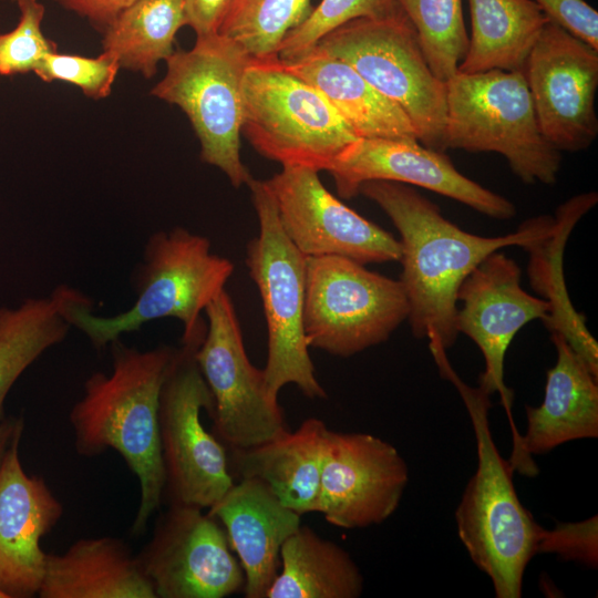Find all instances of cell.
<instances>
[{
    "instance_id": "6da1fadb",
    "label": "cell",
    "mask_w": 598,
    "mask_h": 598,
    "mask_svg": "<svg viewBox=\"0 0 598 598\" xmlns=\"http://www.w3.org/2000/svg\"><path fill=\"white\" fill-rule=\"evenodd\" d=\"M359 194L374 202L400 234L403 286L412 333L429 339L430 348H451L457 338V290L487 256L508 246L525 247L544 236L554 217L523 223L515 233L483 237L447 220L440 208L406 184L369 181Z\"/></svg>"
},
{
    "instance_id": "7a4b0ae2",
    "label": "cell",
    "mask_w": 598,
    "mask_h": 598,
    "mask_svg": "<svg viewBox=\"0 0 598 598\" xmlns=\"http://www.w3.org/2000/svg\"><path fill=\"white\" fill-rule=\"evenodd\" d=\"M112 372L92 373L69 421L76 453L85 457L116 451L140 485V504L130 533L138 537L164 499L165 472L159 439V394L175 348L150 350L110 344Z\"/></svg>"
},
{
    "instance_id": "3957f363",
    "label": "cell",
    "mask_w": 598,
    "mask_h": 598,
    "mask_svg": "<svg viewBox=\"0 0 598 598\" xmlns=\"http://www.w3.org/2000/svg\"><path fill=\"white\" fill-rule=\"evenodd\" d=\"M233 272V261L213 252L205 236L184 227L159 230L147 238L133 270L135 301L128 310L112 317L92 315V300L71 288L64 315L96 350L162 318L177 319L183 324L182 338H188L206 328L202 312L225 290Z\"/></svg>"
},
{
    "instance_id": "277c9868",
    "label": "cell",
    "mask_w": 598,
    "mask_h": 598,
    "mask_svg": "<svg viewBox=\"0 0 598 598\" xmlns=\"http://www.w3.org/2000/svg\"><path fill=\"white\" fill-rule=\"evenodd\" d=\"M442 377L460 392L477 446V468L455 511L458 537L475 566L492 580L497 598H519L527 564L537 554L540 527L520 503L514 470L498 452L489 427V395L465 384L445 351L432 353Z\"/></svg>"
},
{
    "instance_id": "5b68a950",
    "label": "cell",
    "mask_w": 598,
    "mask_h": 598,
    "mask_svg": "<svg viewBox=\"0 0 598 598\" xmlns=\"http://www.w3.org/2000/svg\"><path fill=\"white\" fill-rule=\"evenodd\" d=\"M445 83L446 148L496 152L523 183H556L560 151L539 128L523 71H457Z\"/></svg>"
},
{
    "instance_id": "8992f818",
    "label": "cell",
    "mask_w": 598,
    "mask_h": 598,
    "mask_svg": "<svg viewBox=\"0 0 598 598\" xmlns=\"http://www.w3.org/2000/svg\"><path fill=\"white\" fill-rule=\"evenodd\" d=\"M259 221V234L246 247V266L258 288L268 332L265 374L269 398L295 384L308 399L328 394L316 377L303 329L307 257L289 240L279 223L274 195L266 183H247Z\"/></svg>"
},
{
    "instance_id": "52a82bcc",
    "label": "cell",
    "mask_w": 598,
    "mask_h": 598,
    "mask_svg": "<svg viewBox=\"0 0 598 598\" xmlns=\"http://www.w3.org/2000/svg\"><path fill=\"white\" fill-rule=\"evenodd\" d=\"M352 66L411 120L417 141L444 152L446 83L431 71L416 30L400 4L381 14L353 19L315 45Z\"/></svg>"
},
{
    "instance_id": "ba28073f",
    "label": "cell",
    "mask_w": 598,
    "mask_h": 598,
    "mask_svg": "<svg viewBox=\"0 0 598 598\" xmlns=\"http://www.w3.org/2000/svg\"><path fill=\"white\" fill-rule=\"evenodd\" d=\"M251 59L229 38L196 37L189 50L175 51L151 94L177 105L200 144V159L219 168L235 188L251 175L241 162L243 80Z\"/></svg>"
},
{
    "instance_id": "9c48e42d",
    "label": "cell",
    "mask_w": 598,
    "mask_h": 598,
    "mask_svg": "<svg viewBox=\"0 0 598 598\" xmlns=\"http://www.w3.org/2000/svg\"><path fill=\"white\" fill-rule=\"evenodd\" d=\"M241 133L261 156L282 167L317 172L327 171L357 140L329 102L278 59L251 60L245 71Z\"/></svg>"
},
{
    "instance_id": "30bf717a",
    "label": "cell",
    "mask_w": 598,
    "mask_h": 598,
    "mask_svg": "<svg viewBox=\"0 0 598 598\" xmlns=\"http://www.w3.org/2000/svg\"><path fill=\"white\" fill-rule=\"evenodd\" d=\"M207 329V328H206ZM206 329L182 339L159 394V439L169 504L212 507L235 483L224 445L200 420L212 417L214 399L195 353Z\"/></svg>"
},
{
    "instance_id": "8fae6325",
    "label": "cell",
    "mask_w": 598,
    "mask_h": 598,
    "mask_svg": "<svg viewBox=\"0 0 598 598\" xmlns=\"http://www.w3.org/2000/svg\"><path fill=\"white\" fill-rule=\"evenodd\" d=\"M409 310L400 280L346 257H307L303 329L309 348L354 355L386 341Z\"/></svg>"
},
{
    "instance_id": "7c38bea8",
    "label": "cell",
    "mask_w": 598,
    "mask_h": 598,
    "mask_svg": "<svg viewBox=\"0 0 598 598\" xmlns=\"http://www.w3.org/2000/svg\"><path fill=\"white\" fill-rule=\"evenodd\" d=\"M206 333L195 353L214 399V429L231 448L255 446L288 432L269 398L262 369L249 360L234 302L221 291L204 310Z\"/></svg>"
},
{
    "instance_id": "4fadbf2b",
    "label": "cell",
    "mask_w": 598,
    "mask_h": 598,
    "mask_svg": "<svg viewBox=\"0 0 598 598\" xmlns=\"http://www.w3.org/2000/svg\"><path fill=\"white\" fill-rule=\"evenodd\" d=\"M137 558L156 598H224L244 588L224 527L199 507L169 504Z\"/></svg>"
},
{
    "instance_id": "5bb4252c",
    "label": "cell",
    "mask_w": 598,
    "mask_h": 598,
    "mask_svg": "<svg viewBox=\"0 0 598 598\" xmlns=\"http://www.w3.org/2000/svg\"><path fill=\"white\" fill-rule=\"evenodd\" d=\"M524 73L545 138L558 151L589 147L598 135V50L548 20Z\"/></svg>"
},
{
    "instance_id": "9a60e30c",
    "label": "cell",
    "mask_w": 598,
    "mask_h": 598,
    "mask_svg": "<svg viewBox=\"0 0 598 598\" xmlns=\"http://www.w3.org/2000/svg\"><path fill=\"white\" fill-rule=\"evenodd\" d=\"M318 173L285 166L266 181L289 240L306 257L341 256L364 266L400 260L399 239L334 197Z\"/></svg>"
},
{
    "instance_id": "2e32d148",
    "label": "cell",
    "mask_w": 598,
    "mask_h": 598,
    "mask_svg": "<svg viewBox=\"0 0 598 598\" xmlns=\"http://www.w3.org/2000/svg\"><path fill=\"white\" fill-rule=\"evenodd\" d=\"M455 327L481 349L485 369L480 374V388L491 395L498 392L513 431V445L520 442L512 419L513 392L504 382L506 351L516 333L529 321L543 322L550 305L520 287L518 265L502 252L494 251L482 260L462 281L456 296Z\"/></svg>"
},
{
    "instance_id": "e0dca14e",
    "label": "cell",
    "mask_w": 598,
    "mask_h": 598,
    "mask_svg": "<svg viewBox=\"0 0 598 598\" xmlns=\"http://www.w3.org/2000/svg\"><path fill=\"white\" fill-rule=\"evenodd\" d=\"M409 468L389 442L328 429L316 513L337 527L379 525L399 507Z\"/></svg>"
},
{
    "instance_id": "ac0fdd59",
    "label": "cell",
    "mask_w": 598,
    "mask_h": 598,
    "mask_svg": "<svg viewBox=\"0 0 598 598\" xmlns=\"http://www.w3.org/2000/svg\"><path fill=\"white\" fill-rule=\"evenodd\" d=\"M327 172L346 199L357 196L365 182L389 181L426 188L495 219L516 215L511 200L467 178L443 152L419 141L357 138L340 151Z\"/></svg>"
},
{
    "instance_id": "d6986e66",
    "label": "cell",
    "mask_w": 598,
    "mask_h": 598,
    "mask_svg": "<svg viewBox=\"0 0 598 598\" xmlns=\"http://www.w3.org/2000/svg\"><path fill=\"white\" fill-rule=\"evenodd\" d=\"M21 437L14 439L0 468V590L8 598L38 595L47 559L41 539L63 514L45 481L25 473Z\"/></svg>"
},
{
    "instance_id": "ffe728a7",
    "label": "cell",
    "mask_w": 598,
    "mask_h": 598,
    "mask_svg": "<svg viewBox=\"0 0 598 598\" xmlns=\"http://www.w3.org/2000/svg\"><path fill=\"white\" fill-rule=\"evenodd\" d=\"M557 351L547 371L543 403L526 405L527 429L517 451L508 460L514 471L534 476L538 470L532 455L558 445L598 436V375L560 333H551Z\"/></svg>"
},
{
    "instance_id": "44dd1931",
    "label": "cell",
    "mask_w": 598,
    "mask_h": 598,
    "mask_svg": "<svg viewBox=\"0 0 598 598\" xmlns=\"http://www.w3.org/2000/svg\"><path fill=\"white\" fill-rule=\"evenodd\" d=\"M224 527L245 575L246 598H266L280 566L283 543L301 526L267 484L240 478L207 512Z\"/></svg>"
},
{
    "instance_id": "7402d4cb",
    "label": "cell",
    "mask_w": 598,
    "mask_h": 598,
    "mask_svg": "<svg viewBox=\"0 0 598 598\" xmlns=\"http://www.w3.org/2000/svg\"><path fill=\"white\" fill-rule=\"evenodd\" d=\"M40 598H156L137 555L121 538L74 542L64 553L48 554Z\"/></svg>"
},
{
    "instance_id": "603a6c76",
    "label": "cell",
    "mask_w": 598,
    "mask_h": 598,
    "mask_svg": "<svg viewBox=\"0 0 598 598\" xmlns=\"http://www.w3.org/2000/svg\"><path fill=\"white\" fill-rule=\"evenodd\" d=\"M328 426L306 419L293 432L265 443L231 448L229 468L240 478H256L300 516L316 513Z\"/></svg>"
},
{
    "instance_id": "cb8c5ba5",
    "label": "cell",
    "mask_w": 598,
    "mask_h": 598,
    "mask_svg": "<svg viewBox=\"0 0 598 598\" xmlns=\"http://www.w3.org/2000/svg\"><path fill=\"white\" fill-rule=\"evenodd\" d=\"M278 61L285 70L313 86L357 138L417 141L405 112L348 63L316 48L296 60Z\"/></svg>"
},
{
    "instance_id": "d4e9b609",
    "label": "cell",
    "mask_w": 598,
    "mask_h": 598,
    "mask_svg": "<svg viewBox=\"0 0 598 598\" xmlns=\"http://www.w3.org/2000/svg\"><path fill=\"white\" fill-rule=\"evenodd\" d=\"M597 200V193L589 192L565 202L558 207L551 228L524 248L530 252V285L550 305L544 323L550 333H560L598 375V344L587 330L584 317L569 301L561 268L563 250L570 231Z\"/></svg>"
},
{
    "instance_id": "484cf974",
    "label": "cell",
    "mask_w": 598,
    "mask_h": 598,
    "mask_svg": "<svg viewBox=\"0 0 598 598\" xmlns=\"http://www.w3.org/2000/svg\"><path fill=\"white\" fill-rule=\"evenodd\" d=\"M471 37L457 71H525L548 18L533 0H467Z\"/></svg>"
},
{
    "instance_id": "4316f807",
    "label": "cell",
    "mask_w": 598,
    "mask_h": 598,
    "mask_svg": "<svg viewBox=\"0 0 598 598\" xmlns=\"http://www.w3.org/2000/svg\"><path fill=\"white\" fill-rule=\"evenodd\" d=\"M280 571L266 598H358L363 576L337 543L300 526L280 549Z\"/></svg>"
},
{
    "instance_id": "83f0119b",
    "label": "cell",
    "mask_w": 598,
    "mask_h": 598,
    "mask_svg": "<svg viewBox=\"0 0 598 598\" xmlns=\"http://www.w3.org/2000/svg\"><path fill=\"white\" fill-rule=\"evenodd\" d=\"M69 286L49 296L28 298L18 307H0V419L6 396L18 378L72 328L64 315Z\"/></svg>"
},
{
    "instance_id": "f1b7e54d",
    "label": "cell",
    "mask_w": 598,
    "mask_h": 598,
    "mask_svg": "<svg viewBox=\"0 0 598 598\" xmlns=\"http://www.w3.org/2000/svg\"><path fill=\"white\" fill-rule=\"evenodd\" d=\"M184 25L182 0H135L103 30L102 48L121 69L151 79L175 52V37Z\"/></svg>"
},
{
    "instance_id": "f546056e",
    "label": "cell",
    "mask_w": 598,
    "mask_h": 598,
    "mask_svg": "<svg viewBox=\"0 0 598 598\" xmlns=\"http://www.w3.org/2000/svg\"><path fill=\"white\" fill-rule=\"evenodd\" d=\"M310 0H230L218 33L255 61L278 59L286 34L311 12Z\"/></svg>"
},
{
    "instance_id": "4dcf8cb0",
    "label": "cell",
    "mask_w": 598,
    "mask_h": 598,
    "mask_svg": "<svg viewBox=\"0 0 598 598\" xmlns=\"http://www.w3.org/2000/svg\"><path fill=\"white\" fill-rule=\"evenodd\" d=\"M414 25L433 74L446 82L468 48L462 0H395Z\"/></svg>"
},
{
    "instance_id": "1f68e13d",
    "label": "cell",
    "mask_w": 598,
    "mask_h": 598,
    "mask_svg": "<svg viewBox=\"0 0 598 598\" xmlns=\"http://www.w3.org/2000/svg\"><path fill=\"white\" fill-rule=\"evenodd\" d=\"M394 0H321L308 17L282 39L278 49L281 61L296 60L311 51L318 41L358 18L383 13Z\"/></svg>"
},
{
    "instance_id": "d6a6232c",
    "label": "cell",
    "mask_w": 598,
    "mask_h": 598,
    "mask_svg": "<svg viewBox=\"0 0 598 598\" xmlns=\"http://www.w3.org/2000/svg\"><path fill=\"white\" fill-rule=\"evenodd\" d=\"M14 29L0 33V76L35 72L44 56L56 50L42 31L44 7L38 0L18 4Z\"/></svg>"
},
{
    "instance_id": "836d02e7",
    "label": "cell",
    "mask_w": 598,
    "mask_h": 598,
    "mask_svg": "<svg viewBox=\"0 0 598 598\" xmlns=\"http://www.w3.org/2000/svg\"><path fill=\"white\" fill-rule=\"evenodd\" d=\"M120 65L109 52L95 58L48 53L34 74L44 82L63 81L78 86L84 95L101 100L111 94Z\"/></svg>"
},
{
    "instance_id": "e575fe53",
    "label": "cell",
    "mask_w": 598,
    "mask_h": 598,
    "mask_svg": "<svg viewBox=\"0 0 598 598\" xmlns=\"http://www.w3.org/2000/svg\"><path fill=\"white\" fill-rule=\"evenodd\" d=\"M597 515L579 523H560L551 530L543 528L537 553H555L591 568L598 563Z\"/></svg>"
},
{
    "instance_id": "d590c367",
    "label": "cell",
    "mask_w": 598,
    "mask_h": 598,
    "mask_svg": "<svg viewBox=\"0 0 598 598\" xmlns=\"http://www.w3.org/2000/svg\"><path fill=\"white\" fill-rule=\"evenodd\" d=\"M549 21L598 50V11L585 0H533Z\"/></svg>"
},
{
    "instance_id": "8d00e7d4",
    "label": "cell",
    "mask_w": 598,
    "mask_h": 598,
    "mask_svg": "<svg viewBox=\"0 0 598 598\" xmlns=\"http://www.w3.org/2000/svg\"><path fill=\"white\" fill-rule=\"evenodd\" d=\"M186 25L196 37L218 32L221 19L230 0H182Z\"/></svg>"
},
{
    "instance_id": "74e56055",
    "label": "cell",
    "mask_w": 598,
    "mask_h": 598,
    "mask_svg": "<svg viewBox=\"0 0 598 598\" xmlns=\"http://www.w3.org/2000/svg\"><path fill=\"white\" fill-rule=\"evenodd\" d=\"M63 8L87 19L104 30L116 16L135 0H52Z\"/></svg>"
},
{
    "instance_id": "f35d334b",
    "label": "cell",
    "mask_w": 598,
    "mask_h": 598,
    "mask_svg": "<svg viewBox=\"0 0 598 598\" xmlns=\"http://www.w3.org/2000/svg\"><path fill=\"white\" fill-rule=\"evenodd\" d=\"M23 420L21 417H6L0 419V468L4 456L14 441V439L22 434Z\"/></svg>"
},
{
    "instance_id": "ab89813d",
    "label": "cell",
    "mask_w": 598,
    "mask_h": 598,
    "mask_svg": "<svg viewBox=\"0 0 598 598\" xmlns=\"http://www.w3.org/2000/svg\"><path fill=\"white\" fill-rule=\"evenodd\" d=\"M10 1H14V2H17V4H20V3H23V2H27V1H30V0H10Z\"/></svg>"
},
{
    "instance_id": "60d3db41",
    "label": "cell",
    "mask_w": 598,
    "mask_h": 598,
    "mask_svg": "<svg viewBox=\"0 0 598 598\" xmlns=\"http://www.w3.org/2000/svg\"><path fill=\"white\" fill-rule=\"evenodd\" d=\"M0 598H8L7 595L2 590H0Z\"/></svg>"
}]
</instances>
